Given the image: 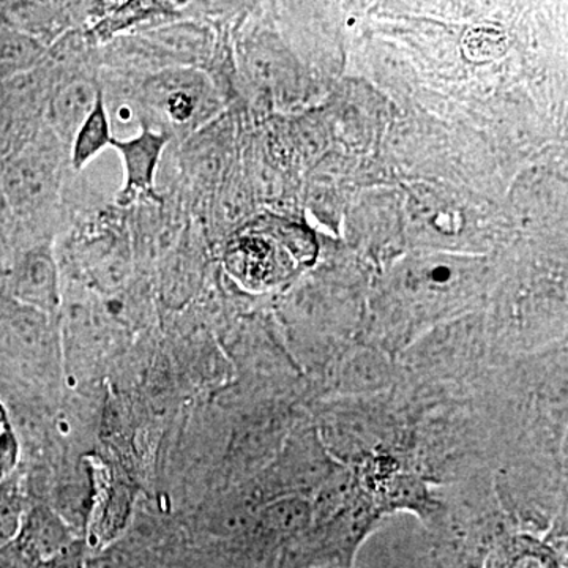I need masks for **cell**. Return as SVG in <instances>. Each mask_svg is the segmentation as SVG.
Returning <instances> with one entry per match:
<instances>
[{
    "label": "cell",
    "instance_id": "cell-9",
    "mask_svg": "<svg viewBox=\"0 0 568 568\" xmlns=\"http://www.w3.org/2000/svg\"><path fill=\"white\" fill-rule=\"evenodd\" d=\"M43 54L39 41L22 32H0V77L9 78L31 70Z\"/></svg>",
    "mask_w": 568,
    "mask_h": 568
},
{
    "label": "cell",
    "instance_id": "cell-1",
    "mask_svg": "<svg viewBox=\"0 0 568 568\" xmlns=\"http://www.w3.org/2000/svg\"><path fill=\"white\" fill-rule=\"evenodd\" d=\"M302 235L284 227L252 231L230 245L226 264L245 286L268 287L283 282L295 264L310 263V250L297 248Z\"/></svg>",
    "mask_w": 568,
    "mask_h": 568
},
{
    "label": "cell",
    "instance_id": "cell-11",
    "mask_svg": "<svg viewBox=\"0 0 568 568\" xmlns=\"http://www.w3.org/2000/svg\"><path fill=\"white\" fill-rule=\"evenodd\" d=\"M312 514L308 504L301 499H284L264 510L265 528L276 534H295L308 526Z\"/></svg>",
    "mask_w": 568,
    "mask_h": 568
},
{
    "label": "cell",
    "instance_id": "cell-18",
    "mask_svg": "<svg viewBox=\"0 0 568 568\" xmlns=\"http://www.w3.org/2000/svg\"><path fill=\"white\" fill-rule=\"evenodd\" d=\"M448 275L450 274H448L447 268H437V271H435V278L437 280H446Z\"/></svg>",
    "mask_w": 568,
    "mask_h": 568
},
{
    "label": "cell",
    "instance_id": "cell-8",
    "mask_svg": "<svg viewBox=\"0 0 568 568\" xmlns=\"http://www.w3.org/2000/svg\"><path fill=\"white\" fill-rule=\"evenodd\" d=\"M112 134L110 114H108L106 100L102 91L97 95L95 106L88 115L80 130L71 141V163L74 170H82L104 149L111 148Z\"/></svg>",
    "mask_w": 568,
    "mask_h": 568
},
{
    "label": "cell",
    "instance_id": "cell-19",
    "mask_svg": "<svg viewBox=\"0 0 568 568\" xmlns=\"http://www.w3.org/2000/svg\"><path fill=\"white\" fill-rule=\"evenodd\" d=\"M489 568H507L506 564H504L503 559L499 560H489Z\"/></svg>",
    "mask_w": 568,
    "mask_h": 568
},
{
    "label": "cell",
    "instance_id": "cell-3",
    "mask_svg": "<svg viewBox=\"0 0 568 568\" xmlns=\"http://www.w3.org/2000/svg\"><path fill=\"white\" fill-rule=\"evenodd\" d=\"M13 294L22 304L40 312L58 308L59 276L51 246H36L22 256L13 275Z\"/></svg>",
    "mask_w": 568,
    "mask_h": 568
},
{
    "label": "cell",
    "instance_id": "cell-10",
    "mask_svg": "<svg viewBox=\"0 0 568 568\" xmlns=\"http://www.w3.org/2000/svg\"><path fill=\"white\" fill-rule=\"evenodd\" d=\"M26 508L13 476L0 481V548L17 540Z\"/></svg>",
    "mask_w": 568,
    "mask_h": 568
},
{
    "label": "cell",
    "instance_id": "cell-15",
    "mask_svg": "<svg viewBox=\"0 0 568 568\" xmlns=\"http://www.w3.org/2000/svg\"><path fill=\"white\" fill-rule=\"evenodd\" d=\"M39 564L36 562L20 547L17 540L0 548V568H37Z\"/></svg>",
    "mask_w": 568,
    "mask_h": 568
},
{
    "label": "cell",
    "instance_id": "cell-17",
    "mask_svg": "<svg viewBox=\"0 0 568 568\" xmlns=\"http://www.w3.org/2000/svg\"><path fill=\"white\" fill-rule=\"evenodd\" d=\"M11 424L9 410H7L6 405H3L2 402H0V428H3V426H7Z\"/></svg>",
    "mask_w": 568,
    "mask_h": 568
},
{
    "label": "cell",
    "instance_id": "cell-14",
    "mask_svg": "<svg viewBox=\"0 0 568 568\" xmlns=\"http://www.w3.org/2000/svg\"><path fill=\"white\" fill-rule=\"evenodd\" d=\"M20 462V440L11 424L0 429V481L13 476Z\"/></svg>",
    "mask_w": 568,
    "mask_h": 568
},
{
    "label": "cell",
    "instance_id": "cell-13",
    "mask_svg": "<svg viewBox=\"0 0 568 568\" xmlns=\"http://www.w3.org/2000/svg\"><path fill=\"white\" fill-rule=\"evenodd\" d=\"M507 568H559L558 559L548 548L537 541L519 540L507 559H503Z\"/></svg>",
    "mask_w": 568,
    "mask_h": 568
},
{
    "label": "cell",
    "instance_id": "cell-21",
    "mask_svg": "<svg viewBox=\"0 0 568 568\" xmlns=\"http://www.w3.org/2000/svg\"><path fill=\"white\" fill-rule=\"evenodd\" d=\"M485 568H489L488 564H487V567H485Z\"/></svg>",
    "mask_w": 568,
    "mask_h": 568
},
{
    "label": "cell",
    "instance_id": "cell-4",
    "mask_svg": "<svg viewBox=\"0 0 568 568\" xmlns=\"http://www.w3.org/2000/svg\"><path fill=\"white\" fill-rule=\"evenodd\" d=\"M148 99L166 122L183 129L200 114L201 85L190 71H164L149 84Z\"/></svg>",
    "mask_w": 568,
    "mask_h": 568
},
{
    "label": "cell",
    "instance_id": "cell-12",
    "mask_svg": "<svg viewBox=\"0 0 568 568\" xmlns=\"http://www.w3.org/2000/svg\"><path fill=\"white\" fill-rule=\"evenodd\" d=\"M507 36L500 29L476 28L466 36L465 51L470 61H491L507 50Z\"/></svg>",
    "mask_w": 568,
    "mask_h": 568
},
{
    "label": "cell",
    "instance_id": "cell-7",
    "mask_svg": "<svg viewBox=\"0 0 568 568\" xmlns=\"http://www.w3.org/2000/svg\"><path fill=\"white\" fill-rule=\"evenodd\" d=\"M99 91L89 81L74 80L55 92L51 103V122L62 141L71 144L82 122L95 106Z\"/></svg>",
    "mask_w": 568,
    "mask_h": 568
},
{
    "label": "cell",
    "instance_id": "cell-2",
    "mask_svg": "<svg viewBox=\"0 0 568 568\" xmlns=\"http://www.w3.org/2000/svg\"><path fill=\"white\" fill-rule=\"evenodd\" d=\"M166 144V134L148 126L130 140L112 138L111 148L122 156L125 173L123 189L118 194L119 205L125 207L140 200H159L155 192V175Z\"/></svg>",
    "mask_w": 568,
    "mask_h": 568
},
{
    "label": "cell",
    "instance_id": "cell-5",
    "mask_svg": "<svg viewBox=\"0 0 568 568\" xmlns=\"http://www.w3.org/2000/svg\"><path fill=\"white\" fill-rule=\"evenodd\" d=\"M17 541L37 564H41L61 555L77 540L61 517L51 508L39 506L26 511Z\"/></svg>",
    "mask_w": 568,
    "mask_h": 568
},
{
    "label": "cell",
    "instance_id": "cell-20",
    "mask_svg": "<svg viewBox=\"0 0 568 568\" xmlns=\"http://www.w3.org/2000/svg\"><path fill=\"white\" fill-rule=\"evenodd\" d=\"M320 568H335V567H320ZM347 568H351V567H347Z\"/></svg>",
    "mask_w": 568,
    "mask_h": 568
},
{
    "label": "cell",
    "instance_id": "cell-6",
    "mask_svg": "<svg viewBox=\"0 0 568 568\" xmlns=\"http://www.w3.org/2000/svg\"><path fill=\"white\" fill-rule=\"evenodd\" d=\"M54 181V164L40 153H28L7 168L3 194L14 207L29 209L50 193Z\"/></svg>",
    "mask_w": 568,
    "mask_h": 568
},
{
    "label": "cell",
    "instance_id": "cell-16",
    "mask_svg": "<svg viewBox=\"0 0 568 568\" xmlns=\"http://www.w3.org/2000/svg\"><path fill=\"white\" fill-rule=\"evenodd\" d=\"M82 555H84V552H82V545L77 540L70 548L61 552V555L47 560V562L39 564L37 568H84V566H82Z\"/></svg>",
    "mask_w": 568,
    "mask_h": 568
}]
</instances>
